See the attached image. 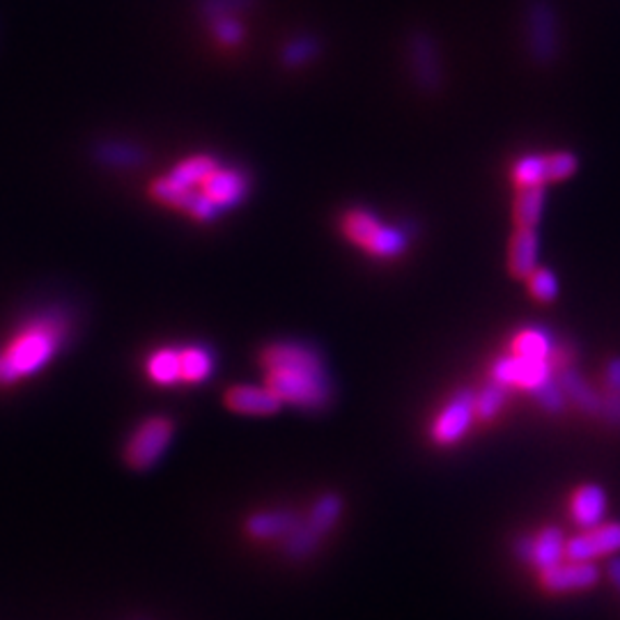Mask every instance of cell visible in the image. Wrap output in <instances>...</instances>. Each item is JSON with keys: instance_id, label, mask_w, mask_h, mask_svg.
Here are the masks:
<instances>
[{"instance_id": "cell-31", "label": "cell", "mask_w": 620, "mask_h": 620, "mask_svg": "<svg viewBox=\"0 0 620 620\" xmlns=\"http://www.w3.org/2000/svg\"><path fill=\"white\" fill-rule=\"evenodd\" d=\"M603 414L609 423L620 426V393H607V397L603 400Z\"/></svg>"}, {"instance_id": "cell-24", "label": "cell", "mask_w": 620, "mask_h": 620, "mask_svg": "<svg viewBox=\"0 0 620 620\" xmlns=\"http://www.w3.org/2000/svg\"><path fill=\"white\" fill-rule=\"evenodd\" d=\"M552 350H554V345H552L549 336L540 329L519 331L510 343L513 354L527 356V358H545V362H549Z\"/></svg>"}, {"instance_id": "cell-16", "label": "cell", "mask_w": 620, "mask_h": 620, "mask_svg": "<svg viewBox=\"0 0 620 620\" xmlns=\"http://www.w3.org/2000/svg\"><path fill=\"white\" fill-rule=\"evenodd\" d=\"M302 522V515H296L286 508L276 510H260L246 519V533L253 540H283Z\"/></svg>"}, {"instance_id": "cell-14", "label": "cell", "mask_w": 620, "mask_h": 620, "mask_svg": "<svg viewBox=\"0 0 620 620\" xmlns=\"http://www.w3.org/2000/svg\"><path fill=\"white\" fill-rule=\"evenodd\" d=\"M476 418L473 412V393L459 391L451 403L434 418L432 439L439 446H453L463 439Z\"/></svg>"}, {"instance_id": "cell-2", "label": "cell", "mask_w": 620, "mask_h": 620, "mask_svg": "<svg viewBox=\"0 0 620 620\" xmlns=\"http://www.w3.org/2000/svg\"><path fill=\"white\" fill-rule=\"evenodd\" d=\"M69 327V315L55 308L39 313L18 327L0 350V384H16L42 370L63 347Z\"/></svg>"}, {"instance_id": "cell-12", "label": "cell", "mask_w": 620, "mask_h": 620, "mask_svg": "<svg viewBox=\"0 0 620 620\" xmlns=\"http://www.w3.org/2000/svg\"><path fill=\"white\" fill-rule=\"evenodd\" d=\"M549 362L545 358H527V356H504L498 358L492 368L494 382H502L506 387H522L529 391H537L540 387H545L549 382Z\"/></svg>"}, {"instance_id": "cell-4", "label": "cell", "mask_w": 620, "mask_h": 620, "mask_svg": "<svg viewBox=\"0 0 620 620\" xmlns=\"http://www.w3.org/2000/svg\"><path fill=\"white\" fill-rule=\"evenodd\" d=\"M343 232L354 244L364 246L377 257H397L407 249V237L403 230L384 226L366 210H350L343 216Z\"/></svg>"}, {"instance_id": "cell-29", "label": "cell", "mask_w": 620, "mask_h": 620, "mask_svg": "<svg viewBox=\"0 0 620 620\" xmlns=\"http://www.w3.org/2000/svg\"><path fill=\"white\" fill-rule=\"evenodd\" d=\"M529 290L531 294L537 299V302H554L556 294H558V283H556V276L547 269H535L529 278Z\"/></svg>"}, {"instance_id": "cell-30", "label": "cell", "mask_w": 620, "mask_h": 620, "mask_svg": "<svg viewBox=\"0 0 620 620\" xmlns=\"http://www.w3.org/2000/svg\"><path fill=\"white\" fill-rule=\"evenodd\" d=\"M535 395H537L540 403H543L545 409H549V412H561L566 393H564L561 387H556V384L552 382V379H549V382H547L545 387H540V389L535 391Z\"/></svg>"}, {"instance_id": "cell-23", "label": "cell", "mask_w": 620, "mask_h": 620, "mask_svg": "<svg viewBox=\"0 0 620 620\" xmlns=\"http://www.w3.org/2000/svg\"><path fill=\"white\" fill-rule=\"evenodd\" d=\"M216 159L207 156V154H195L185 159L182 164H177L168 175L175 179L177 185H182L187 189H195L203 179L216 168Z\"/></svg>"}, {"instance_id": "cell-26", "label": "cell", "mask_w": 620, "mask_h": 620, "mask_svg": "<svg viewBox=\"0 0 620 620\" xmlns=\"http://www.w3.org/2000/svg\"><path fill=\"white\" fill-rule=\"evenodd\" d=\"M506 395H508L506 384H502V382L488 384L478 395H473L476 418H480V421H490V418H494L498 414V409L504 407Z\"/></svg>"}, {"instance_id": "cell-5", "label": "cell", "mask_w": 620, "mask_h": 620, "mask_svg": "<svg viewBox=\"0 0 620 620\" xmlns=\"http://www.w3.org/2000/svg\"><path fill=\"white\" fill-rule=\"evenodd\" d=\"M524 37L535 63H554L561 49V33H558V14L552 0H529L524 8Z\"/></svg>"}, {"instance_id": "cell-21", "label": "cell", "mask_w": 620, "mask_h": 620, "mask_svg": "<svg viewBox=\"0 0 620 620\" xmlns=\"http://www.w3.org/2000/svg\"><path fill=\"white\" fill-rule=\"evenodd\" d=\"M179 372H182V384L205 382L214 372V354L200 345L179 347Z\"/></svg>"}, {"instance_id": "cell-8", "label": "cell", "mask_w": 620, "mask_h": 620, "mask_svg": "<svg viewBox=\"0 0 620 620\" xmlns=\"http://www.w3.org/2000/svg\"><path fill=\"white\" fill-rule=\"evenodd\" d=\"M577 170V156L570 152L554 154H533L524 156L513 166V182L517 187L537 185L545 187L547 182H561Z\"/></svg>"}, {"instance_id": "cell-13", "label": "cell", "mask_w": 620, "mask_h": 620, "mask_svg": "<svg viewBox=\"0 0 620 620\" xmlns=\"http://www.w3.org/2000/svg\"><path fill=\"white\" fill-rule=\"evenodd\" d=\"M195 191L203 195L216 212H222L242 203L249 191V179L244 173L235 168L216 166L203 182L195 187Z\"/></svg>"}, {"instance_id": "cell-17", "label": "cell", "mask_w": 620, "mask_h": 620, "mask_svg": "<svg viewBox=\"0 0 620 620\" xmlns=\"http://www.w3.org/2000/svg\"><path fill=\"white\" fill-rule=\"evenodd\" d=\"M281 400L267 387H232L226 393V407L235 414L269 416L281 409Z\"/></svg>"}, {"instance_id": "cell-6", "label": "cell", "mask_w": 620, "mask_h": 620, "mask_svg": "<svg viewBox=\"0 0 620 620\" xmlns=\"http://www.w3.org/2000/svg\"><path fill=\"white\" fill-rule=\"evenodd\" d=\"M175 426L166 416H152L138 426L125 446V463L136 471L152 469L173 442Z\"/></svg>"}, {"instance_id": "cell-1", "label": "cell", "mask_w": 620, "mask_h": 620, "mask_svg": "<svg viewBox=\"0 0 620 620\" xmlns=\"http://www.w3.org/2000/svg\"><path fill=\"white\" fill-rule=\"evenodd\" d=\"M267 370V389L306 412H319L331 403V382L319 354L302 343H274L260 354Z\"/></svg>"}, {"instance_id": "cell-11", "label": "cell", "mask_w": 620, "mask_h": 620, "mask_svg": "<svg viewBox=\"0 0 620 620\" xmlns=\"http://www.w3.org/2000/svg\"><path fill=\"white\" fill-rule=\"evenodd\" d=\"M540 586L552 595H570V593H584L591 591L599 582V568L586 561H572L566 558L558 566L537 572Z\"/></svg>"}, {"instance_id": "cell-25", "label": "cell", "mask_w": 620, "mask_h": 620, "mask_svg": "<svg viewBox=\"0 0 620 620\" xmlns=\"http://www.w3.org/2000/svg\"><path fill=\"white\" fill-rule=\"evenodd\" d=\"M319 53V39L313 35H299L283 47L281 51V60L283 65L294 69V67H302L311 60H315Z\"/></svg>"}, {"instance_id": "cell-3", "label": "cell", "mask_w": 620, "mask_h": 620, "mask_svg": "<svg viewBox=\"0 0 620 620\" xmlns=\"http://www.w3.org/2000/svg\"><path fill=\"white\" fill-rule=\"evenodd\" d=\"M343 508L345 504L338 494L329 492L319 496L313 504L311 513L302 517V522H299L296 529L283 540V554L288 558H294V561H304V558L313 556L317 547L322 545L325 535H329L338 524Z\"/></svg>"}, {"instance_id": "cell-10", "label": "cell", "mask_w": 620, "mask_h": 620, "mask_svg": "<svg viewBox=\"0 0 620 620\" xmlns=\"http://www.w3.org/2000/svg\"><path fill=\"white\" fill-rule=\"evenodd\" d=\"M620 554V522H603L568 537L566 558L595 564Z\"/></svg>"}, {"instance_id": "cell-28", "label": "cell", "mask_w": 620, "mask_h": 620, "mask_svg": "<svg viewBox=\"0 0 620 620\" xmlns=\"http://www.w3.org/2000/svg\"><path fill=\"white\" fill-rule=\"evenodd\" d=\"M253 3L255 0H200V14L214 22L218 16H237V12L253 8Z\"/></svg>"}, {"instance_id": "cell-9", "label": "cell", "mask_w": 620, "mask_h": 620, "mask_svg": "<svg viewBox=\"0 0 620 620\" xmlns=\"http://www.w3.org/2000/svg\"><path fill=\"white\" fill-rule=\"evenodd\" d=\"M407 60L416 86L426 92H436L444 81V67L439 60L434 37L426 30H416L407 37Z\"/></svg>"}, {"instance_id": "cell-15", "label": "cell", "mask_w": 620, "mask_h": 620, "mask_svg": "<svg viewBox=\"0 0 620 620\" xmlns=\"http://www.w3.org/2000/svg\"><path fill=\"white\" fill-rule=\"evenodd\" d=\"M607 510H609L607 492L595 483H586L582 488H577L570 498V515L574 519V524L582 531L603 524Z\"/></svg>"}, {"instance_id": "cell-7", "label": "cell", "mask_w": 620, "mask_h": 620, "mask_svg": "<svg viewBox=\"0 0 620 620\" xmlns=\"http://www.w3.org/2000/svg\"><path fill=\"white\" fill-rule=\"evenodd\" d=\"M566 543L568 535L561 529L545 527L535 531L533 535L517 537L515 556L535 572H545L566 561Z\"/></svg>"}, {"instance_id": "cell-22", "label": "cell", "mask_w": 620, "mask_h": 620, "mask_svg": "<svg viewBox=\"0 0 620 620\" xmlns=\"http://www.w3.org/2000/svg\"><path fill=\"white\" fill-rule=\"evenodd\" d=\"M561 389L572 400V403L586 412V414H599L603 412V397H599L577 370L564 368L561 372Z\"/></svg>"}, {"instance_id": "cell-32", "label": "cell", "mask_w": 620, "mask_h": 620, "mask_svg": "<svg viewBox=\"0 0 620 620\" xmlns=\"http://www.w3.org/2000/svg\"><path fill=\"white\" fill-rule=\"evenodd\" d=\"M607 389L620 393V358H613L607 368Z\"/></svg>"}, {"instance_id": "cell-18", "label": "cell", "mask_w": 620, "mask_h": 620, "mask_svg": "<svg viewBox=\"0 0 620 620\" xmlns=\"http://www.w3.org/2000/svg\"><path fill=\"white\" fill-rule=\"evenodd\" d=\"M537 269V235L533 228H517L508 249V271L529 278Z\"/></svg>"}, {"instance_id": "cell-19", "label": "cell", "mask_w": 620, "mask_h": 620, "mask_svg": "<svg viewBox=\"0 0 620 620\" xmlns=\"http://www.w3.org/2000/svg\"><path fill=\"white\" fill-rule=\"evenodd\" d=\"M145 372L150 382L156 387H175L182 384V372H179V347H162L148 356Z\"/></svg>"}, {"instance_id": "cell-20", "label": "cell", "mask_w": 620, "mask_h": 620, "mask_svg": "<svg viewBox=\"0 0 620 620\" xmlns=\"http://www.w3.org/2000/svg\"><path fill=\"white\" fill-rule=\"evenodd\" d=\"M543 207H545V189L543 187H537V185L517 187L515 207H513L517 228H533L535 230L540 216H543Z\"/></svg>"}, {"instance_id": "cell-33", "label": "cell", "mask_w": 620, "mask_h": 620, "mask_svg": "<svg viewBox=\"0 0 620 620\" xmlns=\"http://www.w3.org/2000/svg\"><path fill=\"white\" fill-rule=\"evenodd\" d=\"M607 574H609V582L613 584V589L620 593V556L609 558V564H607Z\"/></svg>"}, {"instance_id": "cell-27", "label": "cell", "mask_w": 620, "mask_h": 620, "mask_svg": "<svg viewBox=\"0 0 620 620\" xmlns=\"http://www.w3.org/2000/svg\"><path fill=\"white\" fill-rule=\"evenodd\" d=\"M210 28L216 37V42L226 47H237L244 39V26L237 16H218L214 22H210Z\"/></svg>"}]
</instances>
